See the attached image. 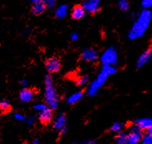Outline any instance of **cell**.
I'll list each match as a JSON object with an SVG mask.
<instances>
[{
    "label": "cell",
    "instance_id": "obj_1",
    "mask_svg": "<svg viewBox=\"0 0 152 144\" xmlns=\"http://www.w3.org/2000/svg\"><path fill=\"white\" fill-rule=\"evenodd\" d=\"M151 17V12L148 9H144L143 11H141L137 17V21L130 30L128 37L132 40L141 37L150 26Z\"/></svg>",
    "mask_w": 152,
    "mask_h": 144
},
{
    "label": "cell",
    "instance_id": "obj_2",
    "mask_svg": "<svg viewBox=\"0 0 152 144\" xmlns=\"http://www.w3.org/2000/svg\"><path fill=\"white\" fill-rule=\"evenodd\" d=\"M116 72V68L112 65H104L101 72L99 74L98 78L95 80L94 82L92 83V85L88 88V94L90 96H94L97 94L98 90L100 87H102L105 81L107 78V77L110 76Z\"/></svg>",
    "mask_w": 152,
    "mask_h": 144
},
{
    "label": "cell",
    "instance_id": "obj_3",
    "mask_svg": "<svg viewBox=\"0 0 152 144\" xmlns=\"http://www.w3.org/2000/svg\"><path fill=\"white\" fill-rule=\"evenodd\" d=\"M46 92H45V100L47 105L50 109H56L58 106V98H57L56 90L54 88L53 81L50 76L46 77Z\"/></svg>",
    "mask_w": 152,
    "mask_h": 144
},
{
    "label": "cell",
    "instance_id": "obj_4",
    "mask_svg": "<svg viewBox=\"0 0 152 144\" xmlns=\"http://www.w3.org/2000/svg\"><path fill=\"white\" fill-rule=\"evenodd\" d=\"M101 61L103 65L113 66L114 64H116L118 62V54L116 50L113 48H109L107 49L101 57Z\"/></svg>",
    "mask_w": 152,
    "mask_h": 144
},
{
    "label": "cell",
    "instance_id": "obj_5",
    "mask_svg": "<svg viewBox=\"0 0 152 144\" xmlns=\"http://www.w3.org/2000/svg\"><path fill=\"white\" fill-rule=\"evenodd\" d=\"M130 133L127 134L128 144H138L142 137V130L137 125H133L130 128Z\"/></svg>",
    "mask_w": 152,
    "mask_h": 144
},
{
    "label": "cell",
    "instance_id": "obj_6",
    "mask_svg": "<svg viewBox=\"0 0 152 144\" xmlns=\"http://www.w3.org/2000/svg\"><path fill=\"white\" fill-rule=\"evenodd\" d=\"M61 64L57 58H50L46 62V68L50 73H56L61 69Z\"/></svg>",
    "mask_w": 152,
    "mask_h": 144
},
{
    "label": "cell",
    "instance_id": "obj_7",
    "mask_svg": "<svg viewBox=\"0 0 152 144\" xmlns=\"http://www.w3.org/2000/svg\"><path fill=\"white\" fill-rule=\"evenodd\" d=\"M53 117V113H52V110L50 108H46L45 110L40 111L39 114V119L42 122L43 124H47L50 122L51 121Z\"/></svg>",
    "mask_w": 152,
    "mask_h": 144
},
{
    "label": "cell",
    "instance_id": "obj_8",
    "mask_svg": "<svg viewBox=\"0 0 152 144\" xmlns=\"http://www.w3.org/2000/svg\"><path fill=\"white\" fill-rule=\"evenodd\" d=\"M99 3H96L91 0H87L83 4V8L85 12H88L89 13H96L99 10Z\"/></svg>",
    "mask_w": 152,
    "mask_h": 144
},
{
    "label": "cell",
    "instance_id": "obj_9",
    "mask_svg": "<svg viewBox=\"0 0 152 144\" xmlns=\"http://www.w3.org/2000/svg\"><path fill=\"white\" fill-rule=\"evenodd\" d=\"M152 55V51L151 49H146L143 53L140 55V57L137 60V68H141L143 67L150 59Z\"/></svg>",
    "mask_w": 152,
    "mask_h": 144
},
{
    "label": "cell",
    "instance_id": "obj_10",
    "mask_svg": "<svg viewBox=\"0 0 152 144\" xmlns=\"http://www.w3.org/2000/svg\"><path fill=\"white\" fill-rule=\"evenodd\" d=\"M46 8L47 7H46V4L44 3V1L42 0V1L34 3V4L32 5V8H31V12L34 15L39 16L46 11Z\"/></svg>",
    "mask_w": 152,
    "mask_h": 144
},
{
    "label": "cell",
    "instance_id": "obj_11",
    "mask_svg": "<svg viewBox=\"0 0 152 144\" xmlns=\"http://www.w3.org/2000/svg\"><path fill=\"white\" fill-rule=\"evenodd\" d=\"M81 58H82V59L87 61V62H92V61H94L97 59L98 54L94 49H85L84 52L82 53Z\"/></svg>",
    "mask_w": 152,
    "mask_h": 144
},
{
    "label": "cell",
    "instance_id": "obj_12",
    "mask_svg": "<svg viewBox=\"0 0 152 144\" xmlns=\"http://www.w3.org/2000/svg\"><path fill=\"white\" fill-rule=\"evenodd\" d=\"M33 96H34L33 91L27 88H24L20 92V99L23 102H29L33 99Z\"/></svg>",
    "mask_w": 152,
    "mask_h": 144
},
{
    "label": "cell",
    "instance_id": "obj_13",
    "mask_svg": "<svg viewBox=\"0 0 152 144\" xmlns=\"http://www.w3.org/2000/svg\"><path fill=\"white\" fill-rule=\"evenodd\" d=\"M136 125L138 128H140L141 130L143 129H148L152 125V119L151 118H143L139 119L136 120Z\"/></svg>",
    "mask_w": 152,
    "mask_h": 144
},
{
    "label": "cell",
    "instance_id": "obj_14",
    "mask_svg": "<svg viewBox=\"0 0 152 144\" xmlns=\"http://www.w3.org/2000/svg\"><path fill=\"white\" fill-rule=\"evenodd\" d=\"M85 14V10L83 8V6L81 5H77L72 9L71 16L72 18L75 20H80L81 19Z\"/></svg>",
    "mask_w": 152,
    "mask_h": 144
},
{
    "label": "cell",
    "instance_id": "obj_15",
    "mask_svg": "<svg viewBox=\"0 0 152 144\" xmlns=\"http://www.w3.org/2000/svg\"><path fill=\"white\" fill-rule=\"evenodd\" d=\"M65 124V115L61 114L58 115L54 123V128L56 129H62L64 128Z\"/></svg>",
    "mask_w": 152,
    "mask_h": 144
},
{
    "label": "cell",
    "instance_id": "obj_16",
    "mask_svg": "<svg viewBox=\"0 0 152 144\" xmlns=\"http://www.w3.org/2000/svg\"><path fill=\"white\" fill-rule=\"evenodd\" d=\"M12 110V106L10 103L7 100H4L0 101V111L3 114H8Z\"/></svg>",
    "mask_w": 152,
    "mask_h": 144
},
{
    "label": "cell",
    "instance_id": "obj_17",
    "mask_svg": "<svg viewBox=\"0 0 152 144\" xmlns=\"http://www.w3.org/2000/svg\"><path fill=\"white\" fill-rule=\"evenodd\" d=\"M67 12H68V6L67 5H61L57 8V10L56 11V16L58 18H63L66 16Z\"/></svg>",
    "mask_w": 152,
    "mask_h": 144
},
{
    "label": "cell",
    "instance_id": "obj_18",
    "mask_svg": "<svg viewBox=\"0 0 152 144\" xmlns=\"http://www.w3.org/2000/svg\"><path fill=\"white\" fill-rule=\"evenodd\" d=\"M83 96V92L82 91H78L76 93H74L72 96H70L68 98V103L69 104H75L77 101H79L80 99Z\"/></svg>",
    "mask_w": 152,
    "mask_h": 144
},
{
    "label": "cell",
    "instance_id": "obj_19",
    "mask_svg": "<svg viewBox=\"0 0 152 144\" xmlns=\"http://www.w3.org/2000/svg\"><path fill=\"white\" fill-rule=\"evenodd\" d=\"M115 144H128L127 142V134L119 133L115 138Z\"/></svg>",
    "mask_w": 152,
    "mask_h": 144
},
{
    "label": "cell",
    "instance_id": "obj_20",
    "mask_svg": "<svg viewBox=\"0 0 152 144\" xmlns=\"http://www.w3.org/2000/svg\"><path fill=\"white\" fill-rule=\"evenodd\" d=\"M118 7L122 11H127L130 8L129 2L127 0H119Z\"/></svg>",
    "mask_w": 152,
    "mask_h": 144
},
{
    "label": "cell",
    "instance_id": "obj_21",
    "mask_svg": "<svg viewBox=\"0 0 152 144\" xmlns=\"http://www.w3.org/2000/svg\"><path fill=\"white\" fill-rule=\"evenodd\" d=\"M141 140L142 144H152V134L147 133L142 135Z\"/></svg>",
    "mask_w": 152,
    "mask_h": 144
},
{
    "label": "cell",
    "instance_id": "obj_22",
    "mask_svg": "<svg viewBox=\"0 0 152 144\" xmlns=\"http://www.w3.org/2000/svg\"><path fill=\"white\" fill-rule=\"evenodd\" d=\"M122 129V125L119 123H115L112 127H111V131L113 132H121Z\"/></svg>",
    "mask_w": 152,
    "mask_h": 144
},
{
    "label": "cell",
    "instance_id": "obj_23",
    "mask_svg": "<svg viewBox=\"0 0 152 144\" xmlns=\"http://www.w3.org/2000/svg\"><path fill=\"white\" fill-rule=\"evenodd\" d=\"M141 5L145 9H148V8L152 7V0H142Z\"/></svg>",
    "mask_w": 152,
    "mask_h": 144
},
{
    "label": "cell",
    "instance_id": "obj_24",
    "mask_svg": "<svg viewBox=\"0 0 152 144\" xmlns=\"http://www.w3.org/2000/svg\"><path fill=\"white\" fill-rule=\"evenodd\" d=\"M56 0H44V3L46 4V7H49V8H53L56 4Z\"/></svg>",
    "mask_w": 152,
    "mask_h": 144
},
{
    "label": "cell",
    "instance_id": "obj_25",
    "mask_svg": "<svg viewBox=\"0 0 152 144\" xmlns=\"http://www.w3.org/2000/svg\"><path fill=\"white\" fill-rule=\"evenodd\" d=\"M88 80V77H80L78 79L77 83H78V85H83V84H85L87 82Z\"/></svg>",
    "mask_w": 152,
    "mask_h": 144
},
{
    "label": "cell",
    "instance_id": "obj_26",
    "mask_svg": "<svg viewBox=\"0 0 152 144\" xmlns=\"http://www.w3.org/2000/svg\"><path fill=\"white\" fill-rule=\"evenodd\" d=\"M46 108H47V107H46V105H44V104H39L37 106H35V109L39 110V111H42V110H45Z\"/></svg>",
    "mask_w": 152,
    "mask_h": 144
},
{
    "label": "cell",
    "instance_id": "obj_27",
    "mask_svg": "<svg viewBox=\"0 0 152 144\" xmlns=\"http://www.w3.org/2000/svg\"><path fill=\"white\" fill-rule=\"evenodd\" d=\"M70 38H71L72 41H76V40H78V38H79V35H78L77 33H73V34L70 35Z\"/></svg>",
    "mask_w": 152,
    "mask_h": 144
},
{
    "label": "cell",
    "instance_id": "obj_28",
    "mask_svg": "<svg viewBox=\"0 0 152 144\" xmlns=\"http://www.w3.org/2000/svg\"><path fill=\"white\" fill-rule=\"evenodd\" d=\"M27 80L26 79H23V80H22V81H21V84H22V85H23V86H26V85H27Z\"/></svg>",
    "mask_w": 152,
    "mask_h": 144
},
{
    "label": "cell",
    "instance_id": "obj_29",
    "mask_svg": "<svg viewBox=\"0 0 152 144\" xmlns=\"http://www.w3.org/2000/svg\"><path fill=\"white\" fill-rule=\"evenodd\" d=\"M15 117L17 118V119H23V115H21V114H15Z\"/></svg>",
    "mask_w": 152,
    "mask_h": 144
},
{
    "label": "cell",
    "instance_id": "obj_30",
    "mask_svg": "<svg viewBox=\"0 0 152 144\" xmlns=\"http://www.w3.org/2000/svg\"><path fill=\"white\" fill-rule=\"evenodd\" d=\"M147 130H148V133H151V134H152V125H151V127H150V128H149L148 129H147Z\"/></svg>",
    "mask_w": 152,
    "mask_h": 144
},
{
    "label": "cell",
    "instance_id": "obj_31",
    "mask_svg": "<svg viewBox=\"0 0 152 144\" xmlns=\"http://www.w3.org/2000/svg\"><path fill=\"white\" fill-rule=\"evenodd\" d=\"M82 144H94V142H92V141H88V142H86V143H84Z\"/></svg>",
    "mask_w": 152,
    "mask_h": 144
},
{
    "label": "cell",
    "instance_id": "obj_32",
    "mask_svg": "<svg viewBox=\"0 0 152 144\" xmlns=\"http://www.w3.org/2000/svg\"><path fill=\"white\" fill-rule=\"evenodd\" d=\"M31 2H33V3H37V2H39V1H42V0H30Z\"/></svg>",
    "mask_w": 152,
    "mask_h": 144
},
{
    "label": "cell",
    "instance_id": "obj_33",
    "mask_svg": "<svg viewBox=\"0 0 152 144\" xmlns=\"http://www.w3.org/2000/svg\"><path fill=\"white\" fill-rule=\"evenodd\" d=\"M91 1H94V2H96V3H99L100 0H91Z\"/></svg>",
    "mask_w": 152,
    "mask_h": 144
}]
</instances>
